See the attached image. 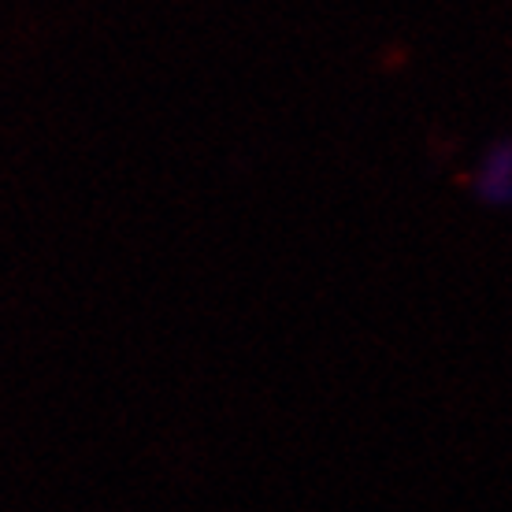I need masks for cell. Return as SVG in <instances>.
I'll list each match as a JSON object with an SVG mask.
<instances>
[{"label": "cell", "mask_w": 512, "mask_h": 512, "mask_svg": "<svg viewBox=\"0 0 512 512\" xmlns=\"http://www.w3.org/2000/svg\"><path fill=\"white\" fill-rule=\"evenodd\" d=\"M472 190L490 208L512 205V141H494L487 153H483Z\"/></svg>", "instance_id": "cell-1"}]
</instances>
